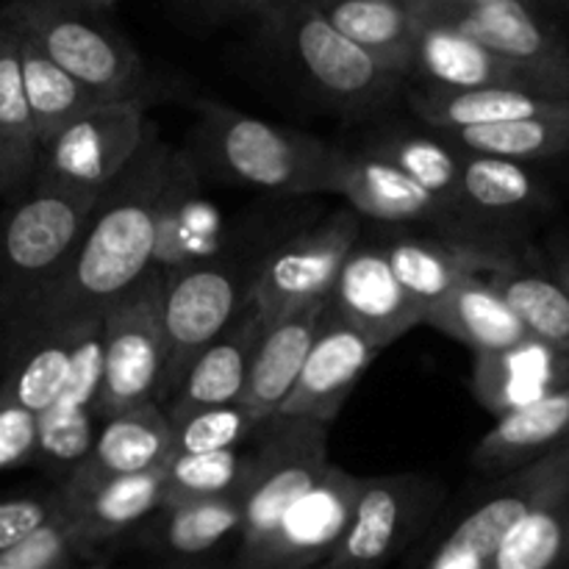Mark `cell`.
Here are the masks:
<instances>
[{"label":"cell","mask_w":569,"mask_h":569,"mask_svg":"<svg viewBox=\"0 0 569 569\" xmlns=\"http://www.w3.org/2000/svg\"><path fill=\"white\" fill-rule=\"evenodd\" d=\"M176 456L172 426L159 403H142L100 420L92 450L67 476L64 489L83 492L114 478L142 476L167 467Z\"/></svg>","instance_id":"obj_18"},{"label":"cell","mask_w":569,"mask_h":569,"mask_svg":"<svg viewBox=\"0 0 569 569\" xmlns=\"http://www.w3.org/2000/svg\"><path fill=\"white\" fill-rule=\"evenodd\" d=\"M561 448H569V387L500 417L476 445L472 465L483 472H517Z\"/></svg>","instance_id":"obj_28"},{"label":"cell","mask_w":569,"mask_h":569,"mask_svg":"<svg viewBox=\"0 0 569 569\" xmlns=\"http://www.w3.org/2000/svg\"><path fill=\"white\" fill-rule=\"evenodd\" d=\"M11 28V26H9ZM20 33V31H17ZM20 70L22 87H26L28 111H31L33 128H37L39 150L44 142L64 131L78 117L89 114L92 109L103 106V100L94 98L89 89H83L76 78L67 76L61 67H56L37 44L20 33Z\"/></svg>","instance_id":"obj_30"},{"label":"cell","mask_w":569,"mask_h":569,"mask_svg":"<svg viewBox=\"0 0 569 569\" xmlns=\"http://www.w3.org/2000/svg\"><path fill=\"white\" fill-rule=\"evenodd\" d=\"M328 309L378 350L426 322V315L395 278L383 244H356L339 270Z\"/></svg>","instance_id":"obj_16"},{"label":"cell","mask_w":569,"mask_h":569,"mask_svg":"<svg viewBox=\"0 0 569 569\" xmlns=\"http://www.w3.org/2000/svg\"><path fill=\"white\" fill-rule=\"evenodd\" d=\"M72 569H109V565H106L103 559H94V561H87V565H78Z\"/></svg>","instance_id":"obj_45"},{"label":"cell","mask_w":569,"mask_h":569,"mask_svg":"<svg viewBox=\"0 0 569 569\" xmlns=\"http://www.w3.org/2000/svg\"><path fill=\"white\" fill-rule=\"evenodd\" d=\"M417 22L448 28L500 59L569 78V39L559 22L522 0H409Z\"/></svg>","instance_id":"obj_11"},{"label":"cell","mask_w":569,"mask_h":569,"mask_svg":"<svg viewBox=\"0 0 569 569\" xmlns=\"http://www.w3.org/2000/svg\"><path fill=\"white\" fill-rule=\"evenodd\" d=\"M111 11V3L92 0H17L0 9V26L31 39L103 103H148V94H153L150 72L114 26Z\"/></svg>","instance_id":"obj_2"},{"label":"cell","mask_w":569,"mask_h":569,"mask_svg":"<svg viewBox=\"0 0 569 569\" xmlns=\"http://www.w3.org/2000/svg\"><path fill=\"white\" fill-rule=\"evenodd\" d=\"M378 353L381 350L372 348L326 306L303 370L276 415L298 417V420L328 428L339 417L345 400L350 398L367 367H372V361L378 359Z\"/></svg>","instance_id":"obj_17"},{"label":"cell","mask_w":569,"mask_h":569,"mask_svg":"<svg viewBox=\"0 0 569 569\" xmlns=\"http://www.w3.org/2000/svg\"><path fill=\"white\" fill-rule=\"evenodd\" d=\"M317 11L389 76H415L417 17L409 0H315Z\"/></svg>","instance_id":"obj_25"},{"label":"cell","mask_w":569,"mask_h":569,"mask_svg":"<svg viewBox=\"0 0 569 569\" xmlns=\"http://www.w3.org/2000/svg\"><path fill=\"white\" fill-rule=\"evenodd\" d=\"M459 194L461 209L483 214H517L545 203L542 187L526 167L470 153H459Z\"/></svg>","instance_id":"obj_35"},{"label":"cell","mask_w":569,"mask_h":569,"mask_svg":"<svg viewBox=\"0 0 569 569\" xmlns=\"http://www.w3.org/2000/svg\"><path fill=\"white\" fill-rule=\"evenodd\" d=\"M439 139L459 153L487 156V159H503L515 164L556 159V156L569 153V114L456 128V131H442Z\"/></svg>","instance_id":"obj_31"},{"label":"cell","mask_w":569,"mask_h":569,"mask_svg":"<svg viewBox=\"0 0 569 569\" xmlns=\"http://www.w3.org/2000/svg\"><path fill=\"white\" fill-rule=\"evenodd\" d=\"M487 281L515 311L528 337L569 356V295L559 281L522 270L511 259L489 272Z\"/></svg>","instance_id":"obj_32"},{"label":"cell","mask_w":569,"mask_h":569,"mask_svg":"<svg viewBox=\"0 0 569 569\" xmlns=\"http://www.w3.org/2000/svg\"><path fill=\"white\" fill-rule=\"evenodd\" d=\"M383 253L403 292L415 300L422 315H428V309L437 306L461 278L489 276L509 259L476 244L426 237L395 239L383 244Z\"/></svg>","instance_id":"obj_23"},{"label":"cell","mask_w":569,"mask_h":569,"mask_svg":"<svg viewBox=\"0 0 569 569\" xmlns=\"http://www.w3.org/2000/svg\"><path fill=\"white\" fill-rule=\"evenodd\" d=\"M253 33L289 56L300 72L342 109H376L403 83L348 42L317 11L315 0H264Z\"/></svg>","instance_id":"obj_6"},{"label":"cell","mask_w":569,"mask_h":569,"mask_svg":"<svg viewBox=\"0 0 569 569\" xmlns=\"http://www.w3.org/2000/svg\"><path fill=\"white\" fill-rule=\"evenodd\" d=\"M172 161L176 150L159 133L148 131L131 164L94 203L81 248L70 264L0 328L28 331L103 317L153 267Z\"/></svg>","instance_id":"obj_1"},{"label":"cell","mask_w":569,"mask_h":569,"mask_svg":"<svg viewBox=\"0 0 569 569\" xmlns=\"http://www.w3.org/2000/svg\"><path fill=\"white\" fill-rule=\"evenodd\" d=\"M100 194L28 183L0 214L3 322L37 298L72 261ZM0 322V326H3Z\"/></svg>","instance_id":"obj_3"},{"label":"cell","mask_w":569,"mask_h":569,"mask_svg":"<svg viewBox=\"0 0 569 569\" xmlns=\"http://www.w3.org/2000/svg\"><path fill=\"white\" fill-rule=\"evenodd\" d=\"M359 214L342 206L315 228L278 244L261 267H256L250 287V300L261 320L272 322L300 306L328 303L339 270L359 244Z\"/></svg>","instance_id":"obj_9"},{"label":"cell","mask_w":569,"mask_h":569,"mask_svg":"<svg viewBox=\"0 0 569 569\" xmlns=\"http://www.w3.org/2000/svg\"><path fill=\"white\" fill-rule=\"evenodd\" d=\"M39 417L0 400V470L22 467L37 459Z\"/></svg>","instance_id":"obj_42"},{"label":"cell","mask_w":569,"mask_h":569,"mask_svg":"<svg viewBox=\"0 0 569 569\" xmlns=\"http://www.w3.org/2000/svg\"><path fill=\"white\" fill-rule=\"evenodd\" d=\"M0 198L3 200L14 198V187H11V176H9V164H6L3 148H0Z\"/></svg>","instance_id":"obj_43"},{"label":"cell","mask_w":569,"mask_h":569,"mask_svg":"<svg viewBox=\"0 0 569 569\" xmlns=\"http://www.w3.org/2000/svg\"><path fill=\"white\" fill-rule=\"evenodd\" d=\"M261 422H264V417H259L253 409L242 403L198 411V415L172 426L176 456L217 453V450L242 448Z\"/></svg>","instance_id":"obj_39"},{"label":"cell","mask_w":569,"mask_h":569,"mask_svg":"<svg viewBox=\"0 0 569 569\" xmlns=\"http://www.w3.org/2000/svg\"><path fill=\"white\" fill-rule=\"evenodd\" d=\"M67 503V515L76 522L81 533L83 548L92 556L103 545L126 537L131 528L153 517L164 503V467L142 476L114 478V481L98 483L83 492H70L61 487Z\"/></svg>","instance_id":"obj_27"},{"label":"cell","mask_w":569,"mask_h":569,"mask_svg":"<svg viewBox=\"0 0 569 569\" xmlns=\"http://www.w3.org/2000/svg\"><path fill=\"white\" fill-rule=\"evenodd\" d=\"M0 322H3V315H0Z\"/></svg>","instance_id":"obj_47"},{"label":"cell","mask_w":569,"mask_h":569,"mask_svg":"<svg viewBox=\"0 0 569 569\" xmlns=\"http://www.w3.org/2000/svg\"><path fill=\"white\" fill-rule=\"evenodd\" d=\"M426 322L445 337L467 345L476 356L498 353L528 339L526 328L495 292L487 276L461 278L437 306L428 309Z\"/></svg>","instance_id":"obj_29"},{"label":"cell","mask_w":569,"mask_h":569,"mask_svg":"<svg viewBox=\"0 0 569 569\" xmlns=\"http://www.w3.org/2000/svg\"><path fill=\"white\" fill-rule=\"evenodd\" d=\"M569 489V448L509 472L433 550L426 569H487L511 528Z\"/></svg>","instance_id":"obj_13"},{"label":"cell","mask_w":569,"mask_h":569,"mask_svg":"<svg viewBox=\"0 0 569 569\" xmlns=\"http://www.w3.org/2000/svg\"><path fill=\"white\" fill-rule=\"evenodd\" d=\"M326 192L348 200L359 217L383 222L445 220L453 214L448 203L411 181L409 176L376 156H356L337 150L326 178Z\"/></svg>","instance_id":"obj_20"},{"label":"cell","mask_w":569,"mask_h":569,"mask_svg":"<svg viewBox=\"0 0 569 569\" xmlns=\"http://www.w3.org/2000/svg\"><path fill=\"white\" fill-rule=\"evenodd\" d=\"M67 509L64 492L56 489L48 495H28V498L0 500V553L14 548L33 531L48 526L50 520Z\"/></svg>","instance_id":"obj_41"},{"label":"cell","mask_w":569,"mask_h":569,"mask_svg":"<svg viewBox=\"0 0 569 569\" xmlns=\"http://www.w3.org/2000/svg\"><path fill=\"white\" fill-rule=\"evenodd\" d=\"M569 561V489L522 517L487 569H561Z\"/></svg>","instance_id":"obj_36"},{"label":"cell","mask_w":569,"mask_h":569,"mask_svg":"<svg viewBox=\"0 0 569 569\" xmlns=\"http://www.w3.org/2000/svg\"><path fill=\"white\" fill-rule=\"evenodd\" d=\"M164 272L150 267L103 317V381L98 420L159 400L164 372Z\"/></svg>","instance_id":"obj_8"},{"label":"cell","mask_w":569,"mask_h":569,"mask_svg":"<svg viewBox=\"0 0 569 569\" xmlns=\"http://www.w3.org/2000/svg\"><path fill=\"white\" fill-rule=\"evenodd\" d=\"M370 156L398 167L403 176L420 183L426 192L448 203L450 209H461L459 194V153L442 139L420 137V133H395L372 144Z\"/></svg>","instance_id":"obj_37"},{"label":"cell","mask_w":569,"mask_h":569,"mask_svg":"<svg viewBox=\"0 0 569 569\" xmlns=\"http://www.w3.org/2000/svg\"><path fill=\"white\" fill-rule=\"evenodd\" d=\"M244 445L231 450H217V453H192L172 456L164 467V503H192V500L228 498L239 495L244 481Z\"/></svg>","instance_id":"obj_38"},{"label":"cell","mask_w":569,"mask_h":569,"mask_svg":"<svg viewBox=\"0 0 569 569\" xmlns=\"http://www.w3.org/2000/svg\"><path fill=\"white\" fill-rule=\"evenodd\" d=\"M328 303H309L287 311L278 320L264 322L253 365H250L248 387L239 403L253 409L259 417H272L298 381L311 342L317 337Z\"/></svg>","instance_id":"obj_24"},{"label":"cell","mask_w":569,"mask_h":569,"mask_svg":"<svg viewBox=\"0 0 569 569\" xmlns=\"http://www.w3.org/2000/svg\"><path fill=\"white\" fill-rule=\"evenodd\" d=\"M181 569H203V567H181Z\"/></svg>","instance_id":"obj_46"},{"label":"cell","mask_w":569,"mask_h":569,"mask_svg":"<svg viewBox=\"0 0 569 569\" xmlns=\"http://www.w3.org/2000/svg\"><path fill=\"white\" fill-rule=\"evenodd\" d=\"M261 331H264V320H261L253 300H248L242 311L231 320V326L189 367L187 378L176 389V395L161 406L170 426H178L198 411L242 400Z\"/></svg>","instance_id":"obj_19"},{"label":"cell","mask_w":569,"mask_h":569,"mask_svg":"<svg viewBox=\"0 0 569 569\" xmlns=\"http://www.w3.org/2000/svg\"><path fill=\"white\" fill-rule=\"evenodd\" d=\"M253 276L228 261L183 264L164 272V372L156 403L164 406L176 395L189 367L242 311Z\"/></svg>","instance_id":"obj_7"},{"label":"cell","mask_w":569,"mask_h":569,"mask_svg":"<svg viewBox=\"0 0 569 569\" xmlns=\"http://www.w3.org/2000/svg\"><path fill=\"white\" fill-rule=\"evenodd\" d=\"M153 545L170 556L192 559L242 533V503L237 495L228 498L192 500V503L167 506L156 511Z\"/></svg>","instance_id":"obj_34"},{"label":"cell","mask_w":569,"mask_h":569,"mask_svg":"<svg viewBox=\"0 0 569 569\" xmlns=\"http://www.w3.org/2000/svg\"><path fill=\"white\" fill-rule=\"evenodd\" d=\"M439 489L415 472L361 481L348 531L317 569H383L428 526Z\"/></svg>","instance_id":"obj_12"},{"label":"cell","mask_w":569,"mask_h":569,"mask_svg":"<svg viewBox=\"0 0 569 569\" xmlns=\"http://www.w3.org/2000/svg\"><path fill=\"white\" fill-rule=\"evenodd\" d=\"M559 283L567 289V295H569V256L559 264Z\"/></svg>","instance_id":"obj_44"},{"label":"cell","mask_w":569,"mask_h":569,"mask_svg":"<svg viewBox=\"0 0 569 569\" xmlns=\"http://www.w3.org/2000/svg\"><path fill=\"white\" fill-rule=\"evenodd\" d=\"M409 106L437 133L456 128L495 126L531 117L569 114V100L539 98L517 89H450L420 83L409 92Z\"/></svg>","instance_id":"obj_26"},{"label":"cell","mask_w":569,"mask_h":569,"mask_svg":"<svg viewBox=\"0 0 569 569\" xmlns=\"http://www.w3.org/2000/svg\"><path fill=\"white\" fill-rule=\"evenodd\" d=\"M78 328L81 322L28 331L0 328V400L37 417L48 411L64 389Z\"/></svg>","instance_id":"obj_21"},{"label":"cell","mask_w":569,"mask_h":569,"mask_svg":"<svg viewBox=\"0 0 569 569\" xmlns=\"http://www.w3.org/2000/svg\"><path fill=\"white\" fill-rule=\"evenodd\" d=\"M0 148L14 194H20L37 172L39 139L22 87L20 33L9 26H0Z\"/></svg>","instance_id":"obj_33"},{"label":"cell","mask_w":569,"mask_h":569,"mask_svg":"<svg viewBox=\"0 0 569 569\" xmlns=\"http://www.w3.org/2000/svg\"><path fill=\"white\" fill-rule=\"evenodd\" d=\"M94 559L98 556L83 548L81 533L64 509L48 526L0 553V569H72Z\"/></svg>","instance_id":"obj_40"},{"label":"cell","mask_w":569,"mask_h":569,"mask_svg":"<svg viewBox=\"0 0 569 569\" xmlns=\"http://www.w3.org/2000/svg\"><path fill=\"white\" fill-rule=\"evenodd\" d=\"M361 481L365 478L328 465L320 481L283 511L264 548L237 569H317L326 565L348 531Z\"/></svg>","instance_id":"obj_14"},{"label":"cell","mask_w":569,"mask_h":569,"mask_svg":"<svg viewBox=\"0 0 569 569\" xmlns=\"http://www.w3.org/2000/svg\"><path fill=\"white\" fill-rule=\"evenodd\" d=\"M200 148L233 181L283 194L326 192L337 148L211 100L200 103Z\"/></svg>","instance_id":"obj_5"},{"label":"cell","mask_w":569,"mask_h":569,"mask_svg":"<svg viewBox=\"0 0 569 569\" xmlns=\"http://www.w3.org/2000/svg\"><path fill=\"white\" fill-rule=\"evenodd\" d=\"M244 481L237 495L242 503V533L233 569L248 565L264 548L283 511L328 470V428L272 415L244 442Z\"/></svg>","instance_id":"obj_4"},{"label":"cell","mask_w":569,"mask_h":569,"mask_svg":"<svg viewBox=\"0 0 569 569\" xmlns=\"http://www.w3.org/2000/svg\"><path fill=\"white\" fill-rule=\"evenodd\" d=\"M567 387L569 356L533 337L498 353H481L472 361V392L498 420Z\"/></svg>","instance_id":"obj_22"},{"label":"cell","mask_w":569,"mask_h":569,"mask_svg":"<svg viewBox=\"0 0 569 569\" xmlns=\"http://www.w3.org/2000/svg\"><path fill=\"white\" fill-rule=\"evenodd\" d=\"M148 137L144 103H103L42 144L31 183L103 194Z\"/></svg>","instance_id":"obj_10"},{"label":"cell","mask_w":569,"mask_h":569,"mask_svg":"<svg viewBox=\"0 0 569 569\" xmlns=\"http://www.w3.org/2000/svg\"><path fill=\"white\" fill-rule=\"evenodd\" d=\"M415 76L450 89H517L539 98L569 100L567 76L520 67L461 33L428 22H417Z\"/></svg>","instance_id":"obj_15"}]
</instances>
